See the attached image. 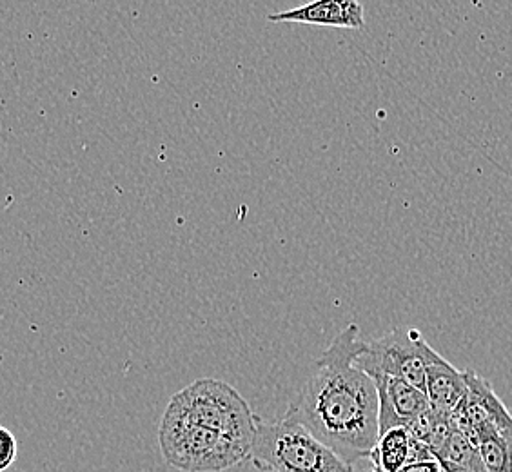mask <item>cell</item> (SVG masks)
Here are the masks:
<instances>
[{"label":"cell","mask_w":512,"mask_h":472,"mask_svg":"<svg viewBox=\"0 0 512 472\" xmlns=\"http://www.w3.org/2000/svg\"><path fill=\"white\" fill-rule=\"evenodd\" d=\"M364 349L360 327L347 325L316 358L315 374L286 413L351 465L369 460L380 436L375 380L355 364Z\"/></svg>","instance_id":"cell-1"},{"label":"cell","mask_w":512,"mask_h":472,"mask_svg":"<svg viewBox=\"0 0 512 472\" xmlns=\"http://www.w3.org/2000/svg\"><path fill=\"white\" fill-rule=\"evenodd\" d=\"M249 460L262 472H353V465L291 416L280 422L256 418Z\"/></svg>","instance_id":"cell-2"},{"label":"cell","mask_w":512,"mask_h":472,"mask_svg":"<svg viewBox=\"0 0 512 472\" xmlns=\"http://www.w3.org/2000/svg\"><path fill=\"white\" fill-rule=\"evenodd\" d=\"M164 414L226 434L249 447L255 438L258 416L235 387L213 378L193 382L175 394Z\"/></svg>","instance_id":"cell-3"},{"label":"cell","mask_w":512,"mask_h":472,"mask_svg":"<svg viewBox=\"0 0 512 472\" xmlns=\"http://www.w3.org/2000/svg\"><path fill=\"white\" fill-rule=\"evenodd\" d=\"M158 443L164 460L184 472H222L246 462L251 447L226 434L166 416L160 422Z\"/></svg>","instance_id":"cell-4"},{"label":"cell","mask_w":512,"mask_h":472,"mask_svg":"<svg viewBox=\"0 0 512 472\" xmlns=\"http://www.w3.org/2000/svg\"><path fill=\"white\" fill-rule=\"evenodd\" d=\"M436 356L431 345L416 327H396L380 338L365 342L355 364L373 376H394L425 393V371Z\"/></svg>","instance_id":"cell-5"},{"label":"cell","mask_w":512,"mask_h":472,"mask_svg":"<svg viewBox=\"0 0 512 472\" xmlns=\"http://www.w3.org/2000/svg\"><path fill=\"white\" fill-rule=\"evenodd\" d=\"M373 380L378 391L380 434L396 427H407L414 418L431 409L427 394L422 389L407 384L402 378L380 374V376H373Z\"/></svg>","instance_id":"cell-6"},{"label":"cell","mask_w":512,"mask_h":472,"mask_svg":"<svg viewBox=\"0 0 512 472\" xmlns=\"http://www.w3.org/2000/svg\"><path fill=\"white\" fill-rule=\"evenodd\" d=\"M269 20L342 30H362L365 26V13L364 6L358 0H311L293 10L269 15Z\"/></svg>","instance_id":"cell-7"},{"label":"cell","mask_w":512,"mask_h":472,"mask_svg":"<svg viewBox=\"0 0 512 472\" xmlns=\"http://www.w3.org/2000/svg\"><path fill=\"white\" fill-rule=\"evenodd\" d=\"M425 394L434 411L451 414L467 396L465 374L436 353L425 371Z\"/></svg>","instance_id":"cell-8"},{"label":"cell","mask_w":512,"mask_h":472,"mask_svg":"<svg viewBox=\"0 0 512 472\" xmlns=\"http://www.w3.org/2000/svg\"><path fill=\"white\" fill-rule=\"evenodd\" d=\"M411 434L405 427H396L378 436L369 462L378 472H400L409 463Z\"/></svg>","instance_id":"cell-9"},{"label":"cell","mask_w":512,"mask_h":472,"mask_svg":"<svg viewBox=\"0 0 512 472\" xmlns=\"http://www.w3.org/2000/svg\"><path fill=\"white\" fill-rule=\"evenodd\" d=\"M478 447L487 472H512V436L489 427L478 434Z\"/></svg>","instance_id":"cell-10"},{"label":"cell","mask_w":512,"mask_h":472,"mask_svg":"<svg viewBox=\"0 0 512 472\" xmlns=\"http://www.w3.org/2000/svg\"><path fill=\"white\" fill-rule=\"evenodd\" d=\"M436 460L453 463V465L465 467L474 472H487L482 454H480V447L456 429H453V433L447 438L444 447L436 454Z\"/></svg>","instance_id":"cell-11"},{"label":"cell","mask_w":512,"mask_h":472,"mask_svg":"<svg viewBox=\"0 0 512 472\" xmlns=\"http://www.w3.org/2000/svg\"><path fill=\"white\" fill-rule=\"evenodd\" d=\"M19 443L10 429L0 425V472H6L17 460Z\"/></svg>","instance_id":"cell-12"},{"label":"cell","mask_w":512,"mask_h":472,"mask_svg":"<svg viewBox=\"0 0 512 472\" xmlns=\"http://www.w3.org/2000/svg\"><path fill=\"white\" fill-rule=\"evenodd\" d=\"M400 472H442V467H440V462L434 458L427 462L409 463Z\"/></svg>","instance_id":"cell-13"},{"label":"cell","mask_w":512,"mask_h":472,"mask_svg":"<svg viewBox=\"0 0 512 472\" xmlns=\"http://www.w3.org/2000/svg\"><path fill=\"white\" fill-rule=\"evenodd\" d=\"M440 467H442V472H474L471 469H465V467H458V465H453V463L440 462Z\"/></svg>","instance_id":"cell-14"},{"label":"cell","mask_w":512,"mask_h":472,"mask_svg":"<svg viewBox=\"0 0 512 472\" xmlns=\"http://www.w3.org/2000/svg\"><path fill=\"white\" fill-rule=\"evenodd\" d=\"M353 472H375V467H373V463L367 460L365 465H360V467H356V463H353Z\"/></svg>","instance_id":"cell-15"}]
</instances>
